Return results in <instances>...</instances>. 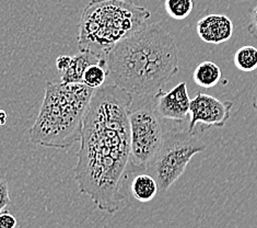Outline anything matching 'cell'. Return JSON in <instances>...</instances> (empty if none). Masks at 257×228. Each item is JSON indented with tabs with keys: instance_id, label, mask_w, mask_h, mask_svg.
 <instances>
[{
	"instance_id": "obj_7",
	"label": "cell",
	"mask_w": 257,
	"mask_h": 228,
	"mask_svg": "<svg viewBox=\"0 0 257 228\" xmlns=\"http://www.w3.org/2000/svg\"><path fill=\"white\" fill-rule=\"evenodd\" d=\"M232 108V101H221L213 96L198 92L191 101L187 128L194 132L197 124L205 125L206 127H222L230 119Z\"/></svg>"
},
{
	"instance_id": "obj_2",
	"label": "cell",
	"mask_w": 257,
	"mask_h": 228,
	"mask_svg": "<svg viewBox=\"0 0 257 228\" xmlns=\"http://www.w3.org/2000/svg\"><path fill=\"white\" fill-rule=\"evenodd\" d=\"M107 67L121 89L136 97L156 96L179 71L177 46L160 24H148L109 52Z\"/></svg>"
},
{
	"instance_id": "obj_8",
	"label": "cell",
	"mask_w": 257,
	"mask_h": 228,
	"mask_svg": "<svg viewBox=\"0 0 257 228\" xmlns=\"http://www.w3.org/2000/svg\"><path fill=\"white\" fill-rule=\"evenodd\" d=\"M191 101L185 82L176 85L169 92L161 90L155 96L156 109L159 115L164 120H172L179 123L189 118Z\"/></svg>"
},
{
	"instance_id": "obj_3",
	"label": "cell",
	"mask_w": 257,
	"mask_h": 228,
	"mask_svg": "<svg viewBox=\"0 0 257 228\" xmlns=\"http://www.w3.org/2000/svg\"><path fill=\"white\" fill-rule=\"evenodd\" d=\"M94 91L84 84L47 83L38 118L29 131L30 140L47 148H70L81 139Z\"/></svg>"
},
{
	"instance_id": "obj_20",
	"label": "cell",
	"mask_w": 257,
	"mask_h": 228,
	"mask_svg": "<svg viewBox=\"0 0 257 228\" xmlns=\"http://www.w3.org/2000/svg\"><path fill=\"white\" fill-rule=\"evenodd\" d=\"M253 107H254V110L257 112V88L255 90L254 98H253Z\"/></svg>"
},
{
	"instance_id": "obj_4",
	"label": "cell",
	"mask_w": 257,
	"mask_h": 228,
	"mask_svg": "<svg viewBox=\"0 0 257 228\" xmlns=\"http://www.w3.org/2000/svg\"><path fill=\"white\" fill-rule=\"evenodd\" d=\"M151 12L133 0H91L79 21L78 47L106 59L119 42L148 26Z\"/></svg>"
},
{
	"instance_id": "obj_19",
	"label": "cell",
	"mask_w": 257,
	"mask_h": 228,
	"mask_svg": "<svg viewBox=\"0 0 257 228\" xmlns=\"http://www.w3.org/2000/svg\"><path fill=\"white\" fill-rule=\"evenodd\" d=\"M247 32L257 39V5L250 11V19L247 26Z\"/></svg>"
},
{
	"instance_id": "obj_18",
	"label": "cell",
	"mask_w": 257,
	"mask_h": 228,
	"mask_svg": "<svg viewBox=\"0 0 257 228\" xmlns=\"http://www.w3.org/2000/svg\"><path fill=\"white\" fill-rule=\"evenodd\" d=\"M71 63H72V56H69V55H60V56L56 59V67L60 75L69 68Z\"/></svg>"
},
{
	"instance_id": "obj_10",
	"label": "cell",
	"mask_w": 257,
	"mask_h": 228,
	"mask_svg": "<svg viewBox=\"0 0 257 228\" xmlns=\"http://www.w3.org/2000/svg\"><path fill=\"white\" fill-rule=\"evenodd\" d=\"M101 60L106 59H100L89 53L80 52L72 56V63L69 68L60 75V82L65 84H83V76L88 67Z\"/></svg>"
},
{
	"instance_id": "obj_5",
	"label": "cell",
	"mask_w": 257,
	"mask_h": 228,
	"mask_svg": "<svg viewBox=\"0 0 257 228\" xmlns=\"http://www.w3.org/2000/svg\"><path fill=\"white\" fill-rule=\"evenodd\" d=\"M130 112L131 160L127 174H143L160 151L168 134L164 119L156 109L155 96L138 97Z\"/></svg>"
},
{
	"instance_id": "obj_12",
	"label": "cell",
	"mask_w": 257,
	"mask_h": 228,
	"mask_svg": "<svg viewBox=\"0 0 257 228\" xmlns=\"http://www.w3.org/2000/svg\"><path fill=\"white\" fill-rule=\"evenodd\" d=\"M222 72L220 67L213 61H203L196 67L193 72L195 84L200 88L209 89L215 87L221 80Z\"/></svg>"
},
{
	"instance_id": "obj_13",
	"label": "cell",
	"mask_w": 257,
	"mask_h": 228,
	"mask_svg": "<svg viewBox=\"0 0 257 228\" xmlns=\"http://www.w3.org/2000/svg\"><path fill=\"white\" fill-rule=\"evenodd\" d=\"M107 76H109L107 60H101L88 67L83 76V84L92 89L101 88Z\"/></svg>"
},
{
	"instance_id": "obj_6",
	"label": "cell",
	"mask_w": 257,
	"mask_h": 228,
	"mask_svg": "<svg viewBox=\"0 0 257 228\" xmlns=\"http://www.w3.org/2000/svg\"><path fill=\"white\" fill-rule=\"evenodd\" d=\"M205 148L206 144L196 129L194 132L188 128L168 131L160 151L146 171L155 177L159 193H167L184 174L192 158Z\"/></svg>"
},
{
	"instance_id": "obj_16",
	"label": "cell",
	"mask_w": 257,
	"mask_h": 228,
	"mask_svg": "<svg viewBox=\"0 0 257 228\" xmlns=\"http://www.w3.org/2000/svg\"><path fill=\"white\" fill-rule=\"evenodd\" d=\"M10 204V195H9V187L7 181L2 179L0 181V211H6V206Z\"/></svg>"
},
{
	"instance_id": "obj_14",
	"label": "cell",
	"mask_w": 257,
	"mask_h": 228,
	"mask_svg": "<svg viewBox=\"0 0 257 228\" xmlns=\"http://www.w3.org/2000/svg\"><path fill=\"white\" fill-rule=\"evenodd\" d=\"M234 65L238 70L249 72L257 68V48L245 45L238 48L234 54Z\"/></svg>"
},
{
	"instance_id": "obj_1",
	"label": "cell",
	"mask_w": 257,
	"mask_h": 228,
	"mask_svg": "<svg viewBox=\"0 0 257 228\" xmlns=\"http://www.w3.org/2000/svg\"><path fill=\"white\" fill-rule=\"evenodd\" d=\"M134 96L118 86L95 89L83 122L75 180L100 211L125 207L123 191L131 160L130 112Z\"/></svg>"
},
{
	"instance_id": "obj_11",
	"label": "cell",
	"mask_w": 257,
	"mask_h": 228,
	"mask_svg": "<svg viewBox=\"0 0 257 228\" xmlns=\"http://www.w3.org/2000/svg\"><path fill=\"white\" fill-rule=\"evenodd\" d=\"M131 192L135 199L139 202H150L159 193L158 182L154 176L147 172L138 174L134 177L131 184Z\"/></svg>"
},
{
	"instance_id": "obj_21",
	"label": "cell",
	"mask_w": 257,
	"mask_h": 228,
	"mask_svg": "<svg viewBox=\"0 0 257 228\" xmlns=\"http://www.w3.org/2000/svg\"><path fill=\"white\" fill-rule=\"evenodd\" d=\"M0 116H2V125H5L6 124V120H7V114H6V112H5L4 110L2 111V114H0Z\"/></svg>"
},
{
	"instance_id": "obj_15",
	"label": "cell",
	"mask_w": 257,
	"mask_h": 228,
	"mask_svg": "<svg viewBox=\"0 0 257 228\" xmlns=\"http://www.w3.org/2000/svg\"><path fill=\"white\" fill-rule=\"evenodd\" d=\"M164 9L174 20H184L194 9L193 0H165Z\"/></svg>"
},
{
	"instance_id": "obj_9",
	"label": "cell",
	"mask_w": 257,
	"mask_h": 228,
	"mask_svg": "<svg viewBox=\"0 0 257 228\" xmlns=\"http://www.w3.org/2000/svg\"><path fill=\"white\" fill-rule=\"evenodd\" d=\"M197 34L208 44H222L233 34V23L229 17L219 14L208 15L197 22Z\"/></svg>"
},
{
	"instance_id": "obj_17",
	"label": "cell",
	"mask_w": 257,
	"mask_h": 228,
	"mask_svg": "<svg viewBox=\"0 0 257 228\" xmlns=\"http://www.w3.org/2000/svg\"><path fill=\"white\" fill-rule=\"evenodd\" d=\"M17 224L18 221L14 215L7 211L0 213V228H16Z\"/></svg>"
}]
</instances>
